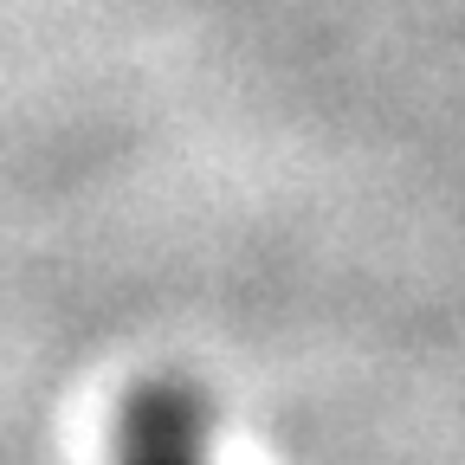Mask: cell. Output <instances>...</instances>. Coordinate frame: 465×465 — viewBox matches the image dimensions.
<instances>
[{"instance_id": "obj_1", "label": "cell", "mask_w": 465, "mask_h": 465, "mask_svg": "<svg viewBox=\"0 0 465 465\" xmlns=\"http://www.w3.org/2000/svg\"><path fill=\"white\" fill-rule=\"evenodd\" d=\"M116 465H220V414L188 375H149L124 394L110 433Z\"/></svg>"}]
</instances>
